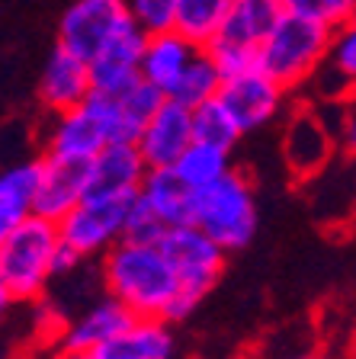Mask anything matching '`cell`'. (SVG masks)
I'll list each match as a JSON object with an SVG mask.
<instances>
[{"mask_svg": "<svg viewBox=\"0 0 356 359\" xmlns=\"http://www.w3.org/2000/svg\"><path fill=\"white\" fill-rule=\"evenodd\" d=\"M106 292L122 299L138 318H164L180 292V276L161 244L122 238L103 254Z\"/></svg>", "mask_w": 356, "mask_h": 359, "instance_id": "6da1fadb", "label": "cell"}, {"mask_svg": "<svg viewBox=\"0 0 356 359\" xmlns=\"http://www.w3.org/2000/svg\"><path fill=\"white\" fill-rule=\"evenodd\" d=\"M61 241L58 222L29 215L10 231H0V299L4 305L42 299L52 273L55 247Z\"/></svg>", "mask_w": 356, "mask_h": 359, "instance_id": "7a4b0ae2", "label": "cell"}, {"mask_svg": "<svg viewBox=\"0 0 356 359\" xmlns=\"http://www.w3.org/2000/svg\"><path fill=\"white\" fill-rule=\"evenodd\" d=\"M331 39H334L331 26L298 13H286L257 48V67L286 90H296L324 67L331 55Z\"/></svg>", "mask_w": 356, "mask_h": 359, "instance_id": "3957f363", "label": "cell"}, {"mask_svg": "<svg viewBox=\"0 0 356 359\" xmlns=\"http://www.w3.org/2000/svg\"><path fill=\"white\" fill-rule=\"evenodd\" d=\"M161 250L171 257L173 269L180 276V292L177 299L171 302L167 314H164V321H183L222 279L228 250L209 238L199 224H177V228H171L161 238Z\"/></svg>", "mask_w": 356, "mask_h": 359, "instance_id": "277c9868", "label": "cell"}, {"mask_svg": "<svg viewBox=\"0 0 356 359\" xmlns=\"http://www.w3.org/2000/svg\"><path fill=\"white\" fill-rule=\"evenodd\" d=\"M193 224L225 250H244L257 234V199L247 173L231 167L218 183L193 189Z\"/></svg>", "mask_w": 356, "mask_h": 359, "instance_id": "5b68a950", "label": "cell"}, {"mask_svg": "<svg viewBox=\"0 0 356 359\" xmlns=\"http://www.w3.org/2000/svg\"><path fill=\"white\" fill-rule=\"evenodd\" d=\"M122 142V109L119 97L93 90L81 106L58 112L45 138V154L52 157H97L106 144Z\"/></svg>", "mask_w": 356, "mask_h": 359, "instance_id": "8992f818", "label": "cell"}, {"mask_svg": "<svg viewBox=\"0 0 356 359\" xmlns=\"http://www.w3.org/2000/svg\"><path fill=\"white\" fill-rule=\"evenodd\" d=\"M135 26L138 22L132 16L128 0H74L61 13L58 45L93 61L106 45H112L119 36H126Z\"/></svg>", "mask_w": 356, "mask_h": 359, "instance_id": "52a82bcc", "label": "cell"}, {"mask_svg": "<svg viewBox=\"0 0 356 359\" xmlns=\"http://www.w3.org/2000/svg\"><path fill=\"white\" fill-rule=\"evenodd\" d=\"M138 193L128 196H87L74 212L58 222L61 238L74 244L84 257L106 254L112 244L126 238V222Z\"/></svg>", "mask_w": 356, "mask_h": 359, "instance_id": "ba28073f", "label": "cell"}, {"mask_svg": "<svg viewBox=\"0 0 356 359\" xmlns=\"http://www.w3.org/2000/svg\"><path fill=\"white\" fill-rule=\"evenodd\" d=\"M286 93L289 90L282 87L279 81L267 74V71H247V74H237L231 81L222 83L218 90V100L228 106V112L237 119L241 132H257L267 122H273L279 116V109L286 106Z\"/></svg>", "mask_w": 356, "mask_h": 359, "instance_id": "9c48e42d", "label": "cell"}, {"mask_svg": "<svg viewBox=\"0 0 356 359\" xmlns=\"http://www.w3.org/2000/svg\"><path fill=\"white\" fill-rule=\"evenodd\" d=\"M93 157H52L45 154V173L36 199V215L61 222L74 212L90 193Z\"/></svg>", "mask_w": 356, "mask_h": 359, "instance_id": "30bf717a", "label": "cell"}, {"mask_svg": "<svg viewBox=\"0 0 356 359\" xmlns=\"http://www.w3.org/2000/svg\"><path fill=\"white\" fill-rule=\"evenodd\" d=\"M93 93V77H90V61L81 55L67 52L61 45H55V52L48 55L39 77V103L45 112H67L81 106L84 100Z\"/></svg>", "mask_w": 356, "mask_h": 359, "instance_id": "8fae6325", "label": "cell"}, {"mask_svg": "<svg viewBox=\"0 0 356 359\" xmlns=\"http://www.w3.org/2000/svg\"><path fill=\"white\" fill-rule=\"evenodd\" d=\"M193 142V109L167 97L135 144L148 167H173Z\"/></svg>", "mask_w": 356, "mask_h": 359, "instance_id": "7c38bea8", "label": "cell"}, {"mask_svg": "<svg viewBox=\"0 0 356 359\" xmlns=\"http://www.w3.org/2000/svg\"><path fill=\"white\" fill-rule=\"evenodd\" d=\"M145 45H148V32L135 26L126 36H119L112 45H106L97 58L90 61V77H93V90L100 93H126L132 83L141 81V58H145Z\"/></svg>", "mask_w": 356, "mask_h": 359, "instance_id": "4fadbf2b", "label": "cell"}, {"mask_svg": "<svg viewBox=\"0 0 356 359\" xmlns=\"http://www.w3.org/2000/svg\"><path fill=\"white\" fill-rule=\"evenodd\" d=\"M135 321H138V314L122 299L110 295V299L93 305L87 314H81L74 324H67L61 330L58 350H100L103 344L116 340L119 334H126Z\"/></svg>", "mask_w": 356, "mask_h": 359, "instance_id": "5bb4252c", "label": "cell"}, {"mask_svg": "<svg viewBox=\"0 0 356 359\" xmlns=\"http://www.w3.org/2000/svg\"><path fill=\"white\" fill-rule=\"evenodd\" d=\"M148 161L135 142H112L93 157V180L87 196H128L138 193L148 177Z\"/></svg>", "mask_w": 356, "mask_h": 359, "instance_id": "9a60e30c", "label": "cell"}, {"mask_svg": "<svg viewBox=\"0 0 356 359\" xmlns=\"http://www.w3.org/2000/svg\"><path fill=\"white\" fill-rule=\"evenodd\" d=\"M196 52H199V45L190 42L177 29L151 32L148 45H145V58H141V77L154 83V87H161L164 93H171Z\"/></svg>", "mask_w": 356, "mask_h": 359, "instance_id": "2e32d148", "label": "cell"}, {"mask_svg": "<svg viewBox=\"0 0 356 359\" xmlns=\"http://www.w3.org/2000/svg\"><path fill=\"white\" fill-rule=\"evenodd\" d=\"M164 318H138L126 334L93 350L100 359H173L177 344Z\"/></svg>", "mask_w": 356, "mask_h": 359, "instance_id": "e0dca14e", "label": "cell"}, {"mask_svg": "<svg viewBox=\"0 0 356 359\" xmlns=\"http://www.w3.org/2000/svg\"><path fill=\"white\" fill-rule=\"evenodd\" d=\"M45 173V154L36 161L10 167L0 177V231H10L29 215H36V199Z\"/></svg>", "mask_w": 356, "mask_h": 359, "instance_id": "ac0fdd59", "label": "cell"}, {"mask_svg": "<svg viewBox=\"0 0 356 359\" xmlns=\"http://www.w3.org/2000/svg\"><path fill=\"white\" fill-rule=\"evenodd\" d=\"M282 16H286L282 0H235L216 39H228V42L260 48L263 39L276 29V22Z\"/></svg>", "mask_w": 356, "mask_h": 359, "instance_id": "d6986e66", "label": "cell"}, {"mask_svg": "<svg viewBox=\"0 0 356 359\" xmlns=\"http://www.w3.org/2000/svg\"><path fill=\"white\" fill-rule=\"evenodd\" d=\"M138 193L171 228L193 224V189L177 177L173 167H151Z\"/></svg>", "mask_w": 356, "mask_h": 359, "instance_id": "ffe728a7", "label": "cell"}, {"mask_svg": "<svg viewBox=\"0 0 356 359\" xmlns=\"http://www.w3.org/2000/svg\"><path fill=\"white\" fill-rule=\"evenodd\" d=\"M331 157V135L324 132L318 119L312 112H302L296 116L286 135V161H289V170L296 177H312L315 170L324 167V161Z\"/></svg>", "mask_w": 356, "mask_h": 359, "instance_id": "44dd1931", "label": "cell"}, {"mask_svg": "<svg viewBox=\"0 0 356 359\" xmlns=\"http://www.w3.org/2000/svg\"><path fill=\"white\" fill-rule=\"evenodd\" d=\"M173 170H177V177L183 180L190 189L212 187V183H218V180L231 170V151L218 148V144L193 142L183 154H180Z\"/></svg>", "mask_w": 356, "mask_h": 359, "instance_id": "7402d4cb", "label": "cell"}, {"mask_svg": "<svg viewBox=\"0 0 356 359\" xmlns=\"http://www.w3.org/2000/svg\"><path fill=\"white\" fill-rule=\"evenodd\" d=\"M222 83H225V77H222V71L216 67L212 55H209L206 48H199V52L193 55V61L186 65L183 77L173 83V90L167 93V97L177 100V103H183V106H190V109H196L199 103L218 97Z\"/></svg>", "mask_w": 356, "mask_h": 359, "instance_id": "603a6c76", "label": "cell"}, {"mask_svg": "<svg viewBox=\"0 0 356 359\" xmlns=\"http://www.w3.org/2000/svg\"><path fill=\"white\" fill-rule=\"evenodd\" d=\"M235 0H180L177 7V26L173 29L183 32L190 42L206 48L212 39L218 36L225 16H228Z\"/></svg>", "mask_w": 356, "mask_h": 359, "instance_id": "cb8c5ba5", "label": "cell"}, {"mask_svg": "<svg viewBox=\"0 0 356 359\" xmlns=\"http://www.w3.org/2000/svg\"><path fill=\"white\" fill-rule=\"evenodd\" d=\"M167 93L154 83H148L141 77L138 83L126 90V93H119V109H122V142H138V135L145 132L151 119H154V112L164 106Z\"/></svg>", "mask_w": 356, "mask_h": 359, "instance_id": "d4e9b609", "label": "cell"}, {"mask_svg": "<svg viewBox=\"0 0 356 359\" xmlns=\"http://www.w3.org/2000/svg\"><path fill=\"white\" fill-rule=\"evenodd\" d=\"M241 126L237 119L228 112V106L222 103L218 97L206 100L193 109V138L196 142H206V144H218V148H235L241 142Z\"/></svg>", "mask_w": 356, "mask_h": 359, "instance_id": "484cf974", "label": "cell"}, {"mask_svg": "<svg viewBox=\"0 0 356 359\" xmlns=\"http://www.w3.org/2000/svg\"><path fill=\"white\" fill-rule=\"evenodd\" d=\"M324 67L331 74H337L343 83L356 87V16L343 22L341 29H334L331 39V55H327Z\"/></svg>", "mask_w": 356, "mask_h": 359, "instance_id": "4316f807", "label": "cell"}, {"mask_svg": "<svg viewBox=\"0 0 356 359\" xmlns=\"http://www.w3.org/2000/svg\"><path fill=\"white\" fill-rule=\"evenodd\" d=\"M282 4H286V13L318 20L331 29H341L343 22L356 16V0H282Z\"/></svg>", "mask_w": 356, "mask_h": 359, "instance_id": "83f0119b", "label": "cell"}, {"mask_svg": "<svg viewBox=\"0 0 356 359\" xmlns=\"http://www.w3.org/2000/svg\"><path fill=\"white\" fill-rule=\"evenodd\" d=\"M206 52L212 55V61H216V67L222 71L225 81H231L237 74H247V71L257 67V48H251V45L228 42V39H212L206 45Z\"/></svg>", "mask_w": 356, "mask_h": 359, "instance_id": "f1b7e54d", "label": "cell"}, {"mask_svg": "<svg viewBox=\"0 0 356 359\" xmlns=\"http://www.w3.org/2000/svg\"><path fill=\"white\" fill-rule=\"evenodd\" d=\"M167 231H171V224L164 222V218L157 215V212L151 209L148 202L141 199V193H138L132 212H128V222H126V238L128 241H141V244H161V238Z\"/></svg>", "mask_w": 356, "mask_h": 359, "instance_id": "f546056e", "label": "cell"}, {"mask_svg": "<svg viewBox=\"0 0 356 359\" xmlns=\"http://www.w3.org/2000/svg\"><path fill=\"white\" fill-rule=\"evenodd\" d=\"M132 16L141 29L148 32H167L177 26V7L180 0H128Z\"/></svg>", "mask_w": 356, "mask_h": 359, "instance_id": "4dcf8cb0", "label": "cell"}, {"mask_svg": "<svg viewBox=\"0 0 356 359\" xmlns=\"http://www.w3.org/2000/svg\"><path fill=\"white\" fill-rule=\"evenodd\" d=\"M84 260V254L77 250L74 244H67L65 238L58 241V247H55V260H52V273L55 276H65V273H71V269H77V263Z\"/></svg>", "mask_w": 356, "mask_h": 359, "instance_id": "1f68e13d", "label": "cell"}, {"mask_svg": "<svg viewBox=\"0 0 356 359\" xmlns=\"http://www.w3.org/2000/svg\"><path fill=\"white\" fill-rule=\"evenodd\" d=\"M341 148L347 154H356V109L347 112V119L341 126Z\"/></svg>", "mask_w": 356, "mask_h": 359, "instance_id": "d6a6232c", "label": "cell"}, {"mask_svg": "<svg viewBox=\"0 0 356 359\" xmlns=\"http://www.w3.org/2000/svg\"><path fill=\"white\" fill-rule=\"evenodd\" d=\"M55 359H100L93 350H58Z\"/></svg>", "mask_w": 356, "mask_h": 359, "instance_id": "836d02e7", "label": "cell"}, {"mask_svg": "<svg viewBox=\"0 0 356 359\" xmlns=\"http://www.w3.org/2000/svg\"><path fill=\"white\" fill-rule=\"evenodd\" d=\"M296 359H321V356H296Z\"/></svg>", "mask_w": 356, "mask_h": 359, "instance_id": "e575fe53", "label": "cell"}]
</instances>
